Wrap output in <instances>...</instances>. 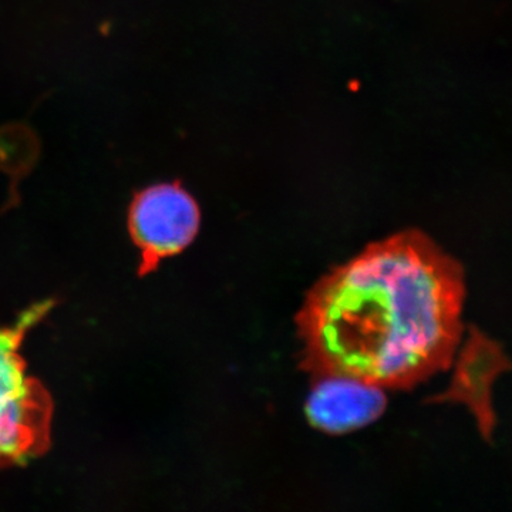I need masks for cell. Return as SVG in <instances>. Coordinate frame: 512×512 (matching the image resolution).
I'll use <instances>...</instances> for the list:
<instances>
[{"label":"cell","instance_id":"277c9868","mask_svg":"<svg viewBox=\"0 0 512 512\" xmlns=\"http://www.w3.org/2000/svg\"><path fill=\"white\" fill-rule=\"evenodd\" d=\"M306 417L318 430L345 434L362 429L379 419L387 406L382 387L348 376L315 377Z\"/></svg>","mask_w":512,"mask_h":512},{"label":"cell","instance_id":"6da1fadb","mask_svg":"<svg viewBox=\"0 0 512 512\" xmlns=\"http://www.w3.org/2000/svg\"><path fill=\"white\" fill-rule=\"evenodd\" d=\"M463 269L429 237L404 231L320 279L296 316L301 367L382 389H412L453 363Z\"/></svg>","mask_w":512,"mask_h":512},{"label":"cell","instance_id":"5b68a950","mask_svg":"<svg viewBox=\"0 0 512 512\" xmlns=\"http://www.w3.org/2000/svg\"><path fill=\"white\" fill-rule=\"evenodd\" d=\"M512 367L497 343L471 329L456 363V372L446 393L434 402L464 403L476 417L484 439L490 440L495 426L491 390L495 379Z\"/></svg>","mask_w":512,"mask_h":512},{"label":"cell","instance_id":"7a4b0ae2","mask_svg":"<svg viewBox=\"0 0 512 512\" xmlns=\"http://www.w3.org/2000/svg\"><path fill=\"white\" fill-rule=\"evenodd\" d=\"M55 302L30 306L15 325L0 328V468L23 466L50 447L53 402L46 387L26 373L20 356L25 336Z\"/></svg>","mask_w":512,"mask_h":512},{"label":"cell","instance_id":"3957f363","mask_svg":"<svg viewBox=\"0 0 512 512\" xmlns=\"http://www.w3.org/2000/svg\"><path fill=\"white\" fill-rule=\"evenodd\" d=\"M200 208L180 184H158L138 192L128 212V229L141 251L140 275L183 252L197 237Z\"/></svg>","mask_w":512,"mask_h":512}]
</instances>
